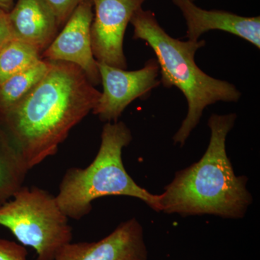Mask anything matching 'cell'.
I'll list each match as a JSON object with an SVG mask.
<instances>
[{"instance_id": "obj_2", "label": "cell", "mask_w": 260, "mask_h": 260, "mask_svg": "<svg viewBox=\"0 0 260 260\" xmlns=\"http://www.w3.org/2000/svg\"><path fill=\"white\" fill-rule=\"evenodd\" d=\"M237 114H212L209 145L201 159L176 173L160 196V212L181 216L213 215L239 219L245 215L252 197L247 178L237 177L228 157L225 141Z\"/></svg>"}, {"instance_id": "obj_12", "label": "cell", "mask_w": 260, "mask_h": 260, "mask_svg": "<svg viewBox=\"0 0 260 260\" xmlns=\"http://www.w3.org/2000/svg\"><path fill=\"white\" fill-rule=\"evenodd\" d=\"M29 169L4 125L0 129V205L23 186Z\"/></svg>"}, {"instance_id": "obj_7", "label": "cell", "mask_w": 260, "mask_h": 260, "mask_svg": "<svg viewBox=\"0 0 260 260\" xmlns=\"http://www.w3.org/2000/svg\"><path fill=\"white\" fill-rule=\"evenodd\" d=\"M95 13L92 22V49L95 60L126 69L124 34L132 18L145 0H91Z\"/></svg>"}, {"instance_id": "obj_17", "label": "cell", "mask_w": 260, "mask_h": 260, "mask_svg": "<svg viewBox=\"0 0 260 260\" xmlns=\"http://www.w3.org/2000/svg\"><path fill=\"white\" fill-rule=\"evenodd\" d=\"M14 39L7 12L0 9V51Z\"/></svg>"}, {"instance_id": "obj_18", "label": "cell", "mask_w": 260, "mask_h": 260, "mask_svg": "<svg viewBox=\"0 0 260 260\" xmlns=\"http://www.w3.org/2000/svg\"><path fill=\"white\" fill-rule=\"evenodd\" d=\"M14 0H0V9L4 10L8 13V10L11 9Z\"/></svg>"}, {"instance_id": "obj_4", "label": "cell", "mask_w": 260, "mask_h": 260, "mask_svg": "<svg viewBox=\"0 0 260 260\" xmlns=\"http://www.w3.org/2000/svg\"><path fill=\"white\" fill-rule=\"evenodd\" d=\"M133 135L121 121L106 123L96 156L86 168H70L63 176L55 198L68 218L79 220L91 211L92 203L107 196L138 198L151 209L160 212V196L137 184L126 172L122 150Z\"/></svg>"}, {"instance_id": "obj_9", "label": "cell", "mask_w": 260, "mask_h": 260, "mask_svg": "<svg viewBox=\"0 0 260 260\" xmlns=\"http://www.w3.org/2000/svg\"><path fill=\"white\" fill-rule=\"evenodd\" d=\"M147 259L143 227L133 218L121 223L99 242L69 243L54 260Z\"/></svg>"}, {"instance_id": "obj_8", "label": "cell", "mask_w": 260, "mask_h": 260, "mask_svg": "<svg viewBox=\"0 0 260 260\" xmlns=\"http://www.w3.org/2000/svg\"><path fill=\"white\" fill-rule=\"evenodd\" d=\"M91 0H84L67 20L63 30L44 51L48 60L66 61L83 70L93 85L101 83L98 62L92 49L94 13Z\"/></svg>"}, {"instance_id": "obj_1", "label": "cell", "mask_w": 260, "mask_h": 260, "mask_svg": "<svg viewBox=\"0 0 260 260\" xmlns=\"http://www.w3.org/2000/svg\"><path fill=\"white\" fill-rule=\"evenodd\" d=\"M49 62L37 86L3 114L5 128L29 170L55 155L70 130L93 112L101 96L76 65Z\"/></svg>"}, {"instance_id": "obj_13", "label": "cell", "mask_w": 260, "mask_h": 260, "mask_svg": "<svg viewBox=\"0 0 260 260\" xmlns=\"http://www.w3.org/2000/svg\"><path fill=\"white\" fill-rule=\"evenodd\" d=\"M48 59L38 61L28 69L0 84V112L4 114L30 93L49 70Z\"/></svg>"}, {"instance_id": "obj_5", "label": "cell", "mask_w": 260, "mask_h": 260, "mask_svg": "<svg viewBox=\"0 0 260 260\" xmlns=\"http://www.w3.org/2000/svg\"><path fill=\"white\" fill-rule=\"evenodd\" d=\"M55 196L36 186H22L0 205V225L23 244L32 247L37 260H54L72 242L73 228Z\"/></svg>"}, {"instance_id": "obj_15", "label": "cell", "mask_w": 260, "mask_h": 260, "mask_svg": "<svg viewBox=\"0 0 260 260\" xmlns=\"http://www.w3.org/2000/svg\"><path fill=\"white\" fill-rule=\"evenodd\" d=\"M55 15L58 25L66 23L70 15L84 0H44Z\"/></svg>"}, {"instance_id": "obj_16", "label": "cell", "mask_w": 260, "mask_h": 260, "mask_svg": "<svg viewBox=\"0 0 260 260\" xmlns=\"http://www.w3.org/2000/svg\"><path fill=\"white\" fill-rule=\"evenodd\" d=\"M25 246L11 241L0 239V260H27Z\"/></svg>"}, {"instance_id": "obj_14", "label": "cell", "mask_w": 260, "mask_h": 260, "mask_svg": "<svg viewBox=\"0 0 260 260\" xmlns=\"http://www.w3.org/2000/svg\"><path fill=\"white\" fill-rule=\"evenodd\" d=\"M40 49L13 39L0 51V84L42 59Z\"/></svg>"}, {"instance_id": "obj_3", "label": "cell", "mask_w": 260, "mask_h": 260, "mask_svg": "<svg viewBox=\"0 0 260 260\" xmlns=\"http://www.w3.org/2000/svg\"><path fill=\"white\" fill-rule=\"evenodd\" d=\"M130 23L134 28L133 39L144 41L155 53L160 83L165 88L179 89L187 102V114L173 138L174 144H185L207 107L240 100L242 93L234 84L210 76L197 65L195 54L204 47L205 41L174 39L160 26L153 12L143 8L135 13Z\"/></svg>"}, {"instance_id": "obj_6", "label": "cell", "mask_w": 260, "mask_h": 260, "mask_svg": "<svg viewBox=\"0 0 260 260\" xmlns=\"http://www.w3.org/2000/svg\"><path fill=\"white\" fill-rule=\"evenodd\" d=\"M98 62V61H97ZM103 92L93 113L101 121L116 122L135 100L148 96L160 85V69L156 59L145 63L141 69L126 71L98 62Z\"/></svg>"}, {"instance_id": "obj_19", "label": "cell", "mask_w": 260, "mask_h": 260, "mask_svg": "<svg viewBox=\"0 0 260 260\" xmlns=\"http://www.w3.org/2000/svg\"><path fill=\"white\" fill-rule=\"evenodd\" d=\"M191 1H193V2H194V1H195V0H191Z\"/></svg>"}, {"instance_id": "obj_11", "label": "cell", "mask_w": 260, "mask_h": 260, "mask_svg": "<svg viewBox=\"0 0 260 260\" xmlns=\"http://www.w3.org/2000/svg\"><path fill=\"white\" fill-rule=\"evenodd\" d=\"M8 18L13 37L42 51L56 37L59 25L44 0H18Z\"/></svg>"}, {"instance_id": "obj_10", "label": "cell", "mask_w": 260, "mask_h": 260, "mask_svg": "<svg viewBox=\"0 0 260 260\" xmlns=\"http://www.w3.org/2000/svg\"><path fill=\"white\" fill-rule=\"evenodd\" d=\"M185 19L188 40L198 42L205 32L218 30L242 38L260 48V18L244 17L223 11L202 9L191 0H172Z\"/></svg>"}]
</instances>
